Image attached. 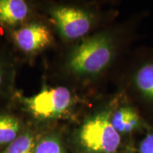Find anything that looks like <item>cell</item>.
<instances>
[{"label": "cell", "mask_w": 153, "mask_h": 153, "mask_svg": "<svg viewBox=\"0 0 153 153\" xmlns=\"http://www.w3.org/2000/svg\"><path fill=\"white\" fill-rule=\"evenodd\" d=\"M79 140L84 148L94 153H114L120 143V134L113 126L107 112L88 119L80 129Z\"/></svg>", "instance_id": "6da1fadb"}, {"label": "cell", "mask_w": 153, "mask_h": 153, "mask_svg": "<svg viewBox=\"0 0 153 153\" xmlns=\"http://www.w3.org/2000/svg\"><path fill=\"white\" fill-rule=\"evenodd\" d=\"M111 55L108 40L102 36H94L76 48L70 57L69 65L77 74H96L108 64Z\"/></svg>", "instance_id": "7a4b0ae2"}, {"label": "cell", "mask_w": 153, "mask_h": 153, "mask_svg": "<svg viewBox=\"0 0 153 153\" xmlns=\"http://www.w3.org/2000/svg\"><path fill=\"white\" fill-rule=\"evenodd\" d=\"M28 110L38 118H53L62 115L71 104L72 96L65 87L43 88L37 94L23 98Z\"/></svg>", "instance_id": "3957f363"}, {"label": "cell", "mask_w": 153, "mask_h": 153, "mask_svg": "<svg viewBox=\"0 0 153 153\" xmlns=\"http://www.w3.org/2000/svg\"><path fill=\"white\" fill-rule=\"evenodd\" d=\"M59 31L68 39L85 36L91 28L90 17L85 11L70 7H59L51 11Z\"/></svg>", "instance_id": "277c9868"}, {"label": "cell", "mask_w": 153, "mask_h": 153, "mask_svg": "<svg viewBox=\"0 0 153 153\" xmlns=\"http://www.w3.org/2000/svg\"><path fill=\"white\" fill-rule=\"evenodd\" d=\"M13 38L22 51L33 53L50 45L52 36L46 26L39 23H32L15 30Z\"/></svg>", "instance_id": "5b68a950"}, {"label": "cell", "mask_w": 153, "mask_h": 153, "mask_svg": "<svg viewBox=\"0 0 153 153\" xmlns=\"http://www.w3.org/2000/svg\"><path fill=\"white\" fill-rule=\"evenodd\" d=\"M28 14V7L23 0H0V22L15 26L22 22Z\"/></svg>", "instance_id": "8992f818"}, {"label": "cell", "mask_w": 153, "mask_h": 153, "mask_svg": "<svg viewBox=\"0 0 153 153\" xmlns=\"http://www.w3.org/2000/svg\"><path fill=\"white\" fill-rule=\"evenodd\" d=\"M111 121L118 133H126L131 132L137 127L139 123V117L133 108L124 107L115 113Z\"/></svg>", "instance_id": "52a82bcc"}, {"label": "cell", "mask_w": 153, "mask_h": 153, "mask_svg": "<svg viewBox=\"0 0 153 153\" xmlns=\"http://www.w3.org/2000/svg\"><path fill=\"white\" fill-rule=\"evenodd\" d=\"M20 123L10 115H0V145L10 144L18 137Z\"/></svg>", "instance_id": "ba28073f"}, {"label": "cell", "mask_w": 153, "mask_h": 153, "mask_svg": "<svg viewBox=\"0 0 153 153\" xmlns=\"http://www.w3.org/2000/svg\"><path fill=\"white\" fill-rule=\"evenodd\" d=\"M136 84L144 94L153 99V64L147 65L140 70L136 76Z\"/></svg>", "instance_id": "9c48e42d"}, {"label": "cell", "mask_w": 153, "mask_h": 153, "mask_svg": "<svg viewBox=\"0 0 153 153\" xmlns=\"http://www.w3.org/2000/svg\"><path fill=\"white\" fill-rule=\"evenodd\" d=\"M36 144L30 133H25L10 143L4 153H33Z\"/></svg>", "instance_id": "30bf717a"}, {"label": "cell", "mask_w": 153, "mask_h": 153, "mask_svg": "<svg viewBox=\"0 0 153 153\" xmlns=\"http://www.w3.org/2000/svg\"><path fill=\"white\" fill-rule=\"evenodd\" d=\"M33 153H65V152L58 140L53 137H47L36 145Z\"/></svg>", "instance_id": "8fae6325"}, {"label": "cell", "mask_w": 153, "mask_h": 153, "mask_svg": "<svg viewBox=\"0 0 153 153\" xmlns=\"http://www.w3.org/2000/svg\"><path fill=\"white\" fill-rule=\"evenodd\" d=\"M140 153H153V133L147 135L139 148Z\"/></svg>", "instance_id": "7c38bea8"}, {"label": "cell", "mask_w": 153, "mask_h": 153, "mask_svg": "<svg viewBox=\"0 0 153 153\" xmlns=\"http://www.w3.org/2000/svg\"><path fill=\"white\" fill-rule=\"evenodd\" d=\"M4 82V72L2 67H1V63H0V87L2 85Z\"/></svg>", "instance_id": "4fadbf2b"}]
</instances>
